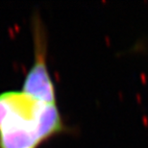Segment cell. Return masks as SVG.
Wrapping results in <instances>:
<instances>
[{"label": "cell", "mask_w": 148, "mask_h": 148, "mask_svg": "<svg viewBox=\"0 0 148 148\" xmlns=\"http://www.w3.org/2000/svg\"><path fill=\"white\" fill-rule=\"evenodd\" d=\"M33 26L34 62L25 76L22 90L37 98L57 101L56 87L47 66L46 32L38 16L35 17Z\"/></svg>", "instance_id": "2"}, {"label": "cell", "mask_w": 148, "mask_h": 148, "mask_svg": "<svg viewBox=\"0 0 148 148\" xmlns=\"http://www.w3.org/2000/svg\"><path fill=\"white\" fill-rule=\"evenodd\" d=\"M67 130L58 101L22 90L0 93V148H38Z\"/></svg>", "instance_id": "1"}]
</instances>
